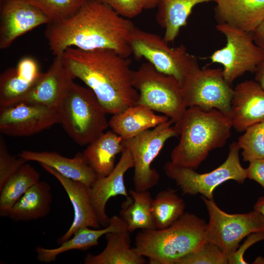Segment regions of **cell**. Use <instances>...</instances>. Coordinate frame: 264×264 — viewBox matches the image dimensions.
<instances>
[{
	"mask_svg": "<svg viewBox=\"0 0 264 264\" xmlns=\"http://www.w3.org/2000/svg\"><path fill=\"white\" fill-rule=\"evenodd\" d=\"M134 26L109 5L86 0L70 17L48 23L44 35L54 56L73 47L83 50L111 49L128 58L132 54L129 38Z\"/></svg>",
	"mask_w": 264,
	"mask_h": 264,
	"instance_id": "cell-1",
	"label": "cell"
},
{
	"mask_svg": "<svg viewBox=\"0 0 264 264\" xmlns=\"http://www.w3.org/2000/svg\"><path fill=\"white\" fill-rule=\"evenodd\" d=\"M73 78L92 90L107 113L114 114L137 104L131 60L108 49L83 50L69 47L62 54Z\"/></svg>",
	"mask_w": 264,
	"mask_h": 264,
	"instance_id": "cell-2",
	"label": "cell"
},
{
	"mask_svg": "<svg viewBox=\"0 0 264 264\" xmlns=\"http://www.w3.org/2000/svg\"><path fill=\"white\" fill-rule=\"evenodd\" d=\"M174 126L180 139L171 152V161L195 170L211 151L225 145L232 128L229 116L197 107L188 108Z\"/></svg>",
	"mask_w": 264,
	"mask_h": 264,
	"instance_id": "cell-3",
	"label": "cell"
},
{
	"mask_svg": "<svg viewBox=\"0 0 264 264\" xmlns=\"http://www.w3.org/2000/svg\"><path fill=\"white\" fill-rule=\"evenodd\" d=\"M207 227L204 219L185 212L167 228L138 232L134 249L150 264H176L206 242Z\"/></svg>",
	"mask_w": 264,
	"mask_h": 264,
	"instance_id": "cell-4",
	"label": "cell"
},
{
	"mask_svg": "<svg viewBox=\"0 0 264 264\" xmlns=\"http://www.w3.org/2000/svg\"><path fill=\"white\" fill-rule=\"evenodd\" d=\"M57 110L60 123L80 146L88 145L109 127L107 113L92 90L74 82Z\"/></svg>",
	"mask_w": 264,
	"mask_h": 264,
	"instance_id": "cell-5",
	"label": "cell"
},
{
	"mask_svg": "<svg viewBox=\"0 0 264 264\" xmlns=\"http://www.w3.org/2000/svg\"><path fill=\"white\" fill-rule=\"evenodd\" d=\"M129 44L135 59H145L158 71L175 78L181 86L199 67L196 57L184 45L171 48L163 38L136 26L130 34Z\"/></svg>",
	"mask_w": 264,
	"mask_h": 264,
	"instance_id": "cell-6",
	"label": "cell"
},
{
	"mask_svg": "<svg viewBox=\"0 0 264 264\" xmlns=\"http://www.w3.org/2000/svg\"><path fill=\"white\" fill-rule=\"evenodd\" d=\"M133 86L138 92V104L163 113L174 123L183 116L186 107L181 86L174 77L163 73L149 62L133 71Z\"/></svg>",
	"mask_w": 264,
	"mask_h": 264,
	"instance_id": "cell-7",
	"label": "cell"
},
{
	"mask_svg": "<svg viewBox=\"0 0 264 264\" xmlns=\"http://www.w3.org/2000/svg\"><path fill=\"white\" fill-rule=\"evenodd\" d=\"M240 149L237 142L231 144L225 161L213 171L200 174L195 169L175 164L171 161L163 167L166 176L173 180L183 194L189 195L200 194L213 199L215 189L223 182L233 180L243 184L246 177V168L241 165L239 156Z\"/></svg>",
	"mask_w": 264,
	"mask_h": 264,
	"instance_id": "cell-8",
	"label": "cell"
},
{
	"mask_svg": "<svg viewBox=\"0 0 264 264\" xmlns=\"http://www.w3.org/2000/svg\"><path fill=\"white\" fill-rule=\"evenodd\" d=\"M209 215L206 241L222 250L229 256L249 234L264 231V216L253 210L244 214H228L217 205L214 199L201 196Z\"/></svg>",
	"mask_w": 264,
	"mask_h": 264,
	"instance_id": "cell-9",
	"label": "cell"
},
{
	"mask_svg": "<svg viewBox=\"0 0 264 264\" xmlns=\"http://www.w3.org/2000/svg\"><path fill=\"white\" fill-rule=\"evenodd\" d=\"M174 122L169 119L137 136L123 140L125 148L129 150L134 160V189L148 191L158 182L160 175L151 164L170 138L178 136Z\"/></svg>",
	"mask_w": 264,
	"mask_h": 264,
	"instance_id": "cell-10",
	"label": "cell"
},
{
	"mask_svg": "<svg viewBox=\"0 0 264 264\" xmlns=\"http://www.w3.org/2000/svg\"><path fill=\"white\" fill-rule=\"evenodd\" d=\"M217 29L226 38V44L210 56L211 62L223 66V73L230 84L246 72L255 73L264 60V52L255 44L252 33L219 23Z\"/></svg>",
	"mask_w": 264,
	"mask_h": 264,
	"instance_id": "cell-11",
	"label": "cell"
},
{
	"mask_svg": "<svg viewBox=\"0 0 264 264\" xmlns=\"http://www.w3.org/2000/svg\"><path fill=\"white\" fill-rule=\"evenodd\" d=\"M225 79L222 68H200L193 71L181 85L186 107L204 110L217 109L229 116L234 88Z\"/></svg>",
	"mask_w": 264,
	"mask_h": 264,
	"instance_id": "cell-12",
	"label": "cell"
},
{
	"mask_svg": "<svg viewBox=\"0 0 264 264\" xmlns=\"http://www.w3.org/2000/svg\"><path fill=\"white\" fill-rule=\"evenodd\" d=\"M60 123L57 109L21 102L0 108V132L19 137L35 134Z\"/></svg>",
	"mask_w": 264,
	"mask_h": 264,
	"instance_id": "cell-13",
	"label": "cell"
},
{
	"mask_svg": "<svg viewBox=\"0 0 264 264\" xmlns=\"http://www.w3.org/2000/svg\"><path fill=\"white\" fill-rule=\"evenodd\" d=\"M49 22L45 14L23 0H0V48L9 47L20 36Z\"/></svg>",
	"mask_w": 264,
	"mask_h": 264,
	"instance_id": "cell-14",
	"label": "cell"
},
{
	"mask_svg": "<svg viewBox=\"0 0 264 264\" xmlns=\"http://www.w3.org/2000/svg\"><path fill=\"white\" fill-rule=\"evenodd\" d=\"M134 167L133 157L128 149L125 148L121 157L112 171L108 176L97 178L89 187V195L92 206L97 216L101 226H108L110 222L106 213V206L112 197L128 195L125 184V173Z\"/></svg>",
	"mask_w": 264,
	"mask_h": 264,
	"instance_id": "cell-15",
	"label": "cell"
},
{
	"mask_svg": "<svg viewBox=\"0 0 264 264\" xmlns=\"http://www.w3.org/2000/svg\"><path fill=\"white\" fill-rule=\"evenodd\" d=\"M62 54L54 56L47 71L43 72L30 92L22 102L57 109L74 83L73 77L64 63Z\"/></svg>",
	"mask_w": 264,
	"mask_h": 264,
	"instance_id": "cell-16",
	"label": "cell"
},
{
	"mask_svg": "<svg viewBox=\"0 0 264 264\" xmlns=\"http://www.w3.org/2000/svg\"><path fill=\"white\" fill-rule=\"evenodd\" d=\"M41 165L59 181L73 208L74 218L71 225L68 230L57 239V244L60 245L69 239L81 228H100V222L90 201L89 187L80 181L63 176L52 167L43 164Z\"/></svg>",
	"mask_w": 264,
	"mask_h": 264,
	"instance_id": "cell-17",
	"label": "cell"
},
{
	"mask_svg": "<svg viewBox=\"0 0 264 264\" xmlns=\"http://www.w3.org/2000/svg\"><path fill=\"white\" fill-rule=\"evenodd\" d=\"M230 118L240 132L264 120V90L256 81H244L234 88Z\"/></svg>",
	"mask_w": 264,
	"mask_h": 264,
	"instance_id": "cell-18",
	"label": "cell"
},
{
	"mask_svg": "<svg viewBox=\"0 0 264 264\" xmlns=\"http://www.w3.org/2000/svg\"><path fill=\"white\" fill-rule=\"evenodd\" d=\"M19 156L26 161H33L53 168L63 176L80 181L90 187L97 178L94 171L85 159L83 153L68 158L55 152L24 150Z\"/></svg>",
	"mask_w": 264,
	"mask_h": 264,
	"instance_id": "cell-19",
	"label": "cell"
},
{
	"mask_svg": "<svg viewBox=\"0 0 264 264\" xmlns=\"http://www.w3.org/2000/svg\"><path fill=\"white\" fill-rule=\"evenodd\" d=\"M219 23L252 33L264 20V0H213Z\"/></svg>",
	"mask_w": 264,
	"mask_h": 264,
	"instance_id": "cell-20",
	"label": "cell"
},
{
	"mask_svg": "<svg viewBox=\"0 0 264 264\" xmlns=\"http://www.w3.org/2000/svg\"><path fill=\"white\" fill-rule=\"evenodd\" d=\"M127 229L126 223L120 216H113L110 219L108 226L102 229L83 227L76 231L68 240L54 248L37 246L35 250L37 259L42 263H48L56 260L57 257L73 250H86L98 245V240L107 233Z\"/></svg>",
	"mask_w": 264,
	"mask_h": 264,
	"instance_id": "cell-21",
	"label": "cell"
},
{
	"mask_svg": "<svg viewBox=\"0 0 264 264\" xmlns=\"http://www.w3.org/2000/svg\"><path fill=\"white\" fill-rule=\"evenodd\" d=\"M169 119L164 115L157 114L149 108L137 104L112 114L109 121V125L112 131L125 140Z\"/></svg>",
	"mask_w": 264,
	"mask_h": 264,
	"instance_id": "cell-22",
	"label": "cell"
},
{
	"mask_svg": "<svg viewBox=\"0 0 264 264\" xmlns=\"http://www.w3.org/2000/svg\"><path fill=\"white\" fill-rule=\"evenodd\" d=\"M130 232L127 229L110 232L105 236V248L100 253L88 254L85 264H144L145 257L131 245Z\"/></svg>",
	"mask_w": 264,
	"mask_h": 264,
	"instance_id": "cell-23",
	"label": "cell"
},
{
	"mask_svg": "<svg viewBox=\"0 0 264 264\" xmlns=\"http://www.w3.org/2000/svg\"><path fill=\"white\" fill-rule=\"evenodd\" d=\"M124 149L123 139L111 130L88 144L83 154L97 178H100L112 171L116 156Z\"/></svg>",
	"mask_w": 264,
	"mask_h": 264,
	"instance_id": "cell-24",
	"label": "cell"
},
{
	"mask_svg": "<svg viewBox=\"0 0 264 264\" xmlns=\"http://www.w3.org/2000/svg\"><path fill=\"white\" fill-rule=\"evenodd\" d=\"M52 201L50 185L46 181H39L16 202L8 217L16 222L43 218L50 212Z\"/></svg>",
	"mask_w": 264,
	"mask_h": 264,
	"instance_id": "cell-25",
	"label": "cell"
},
{
	"mask_svg": "<svg viewBox=\"0 0 264 264\" xmlns=\"http://www.w3.org/2000/svg\"><path fill=\"white\" fill-rule=\"evenodd\" d=\"M213 0H159L156 21L165 30L164 40L173 42L180 29L187 23L193 8L198 4Z\"/></svg>",
	"mask_w": 264,
	"mask_h": 264,
	"instance_id": "cell-26",
	"label": "cell"
},
{
	"mask_svg": "<svg viewBox=\"0 0 264 264\" xmlns=\"http://www.w3.org/2000/svg\"><path fill=\"white\" fill-rule=\"evenodd\" d=\"M130 197L121 205L120 216L125 221L128 230L155 229L152 211L153 198L148 191L130 190Z\"/></svg>",
	"mask_w": 264,
	"mask_h": 264,
	"instance_id": "cell-27",
	"label": "cell"
},
{
	"mask_svg": "<svg viewBox=\"0 0 264 264\" xmlns=\"http://www.w3.org/2000/svg\"><path fill=\"white\" fill-rule=\"evenodd\" d=\"M39 179L36 169L26 162L23 164L0 190V216L8 217L16 202Z\"/></svg>",
	"mask_w": 264,
	"mask_h": 264,
	"instance_id": "cell-28",
	"label": "cell"
},
{
	"mask_svg": "<svg viewBox=\"0 0 264 264\" xmlns=\"http://www.w3.org/2000/svg\"><path fill=\"white\" fill-rule=\"evenodd\" d=\"M185 203L174 190H162L157 193L152 203L155 229L167 228L185 213Z\"/></svg>",
	"mask_w": 264,
	"mask_h": 264,
	"instance_id": "cell-29",
	"label": "cell"
},
{
	"mask_svg": "<svg viewBox=\"0 0 264 264\" xmlns=\"http://www.w3.org/2000/svg\"><path fill=\"white\" fill-rule=\"evenodd\" d=\"M37 82L25 79L18 74L16 67L5 70L0 76V108L22 102Z\"/></svg>",
	"mask_w": 264,
	"mask_h": 264,
	"instance_id": "cell-30",
	"label": "cell"
},
{
	"mask_svg": "<svg viewBox=\"0 0 264 264\" xmlns=\"http://www.w3.org/2000/svg\"><path fill=\"white\" fill-rule=\"evenodd\" d=\"M237 143L243 161L264 158V120L248 127Z\"/></svg>",
	"mask_w": 264,
	"mask_h": 264,
	"instance_id": "cell-31",
	"label": "cell"
},
{
	"mask_svg": "<svg viewBox=\"0 0 264 264\" xmlns=\"http://www.w3.org/2000/svg\"><path fill=\"white\" fill-rule=\"evenodd\" d=\"M45 14L50 22L62 21L73 15L86 0H23Z\"/></svg>",
	"mask_w": 264,
	"mask_h": 264,
	"instance_id": "cell-32",
	"label": "cell"
},
{
	"mask_svg": "<svg viewBox=\"0 0 264 264\" xmlns=\"http://www.w3.org/2000/svg\"><path fill=\"white\" fill-rule=\"evenodd\" d=\"M228 256L216 245L206 241L200 247L182 258L176 264H228Z\"/></svg>",
	"mask_w": 264,
	"mask_h": 264,
	"instance_id": "cell-33",
	"label": "cell"
},
{
	"mask_svg": "<svg viewBox=\"0 0 264 264\" xmlns=\"http://www.w3.org/2000/svg\"><path fill=\"white\" fill-rule=\"evenodd\" d=\"M111 7L121 16L133 18L144 10L157 7L159 0H94Z\"/></svg>",
	"mask_w": 264,
	"mask_h": 264,
	"instance_id": "cell-34",
	"label": "cell"
},
{
	"mask_svg": "<svg viewBox=\"0 0 264 264\" xmlns=\"http://www.w3.org/2000/svg\"><path fill=\"white\" fill-rule=\"evenodd\" d=\"M25 160L16 157L8 151L3 138L0 137V190L8 179L24 163Z\"/></svg>",
	"mask_w": 264,
	"mask_h": 264,
	"instance_id": "cell-35",
	"label": "cell"
},
{
	"mask_svg": "<svg viewBox=\"0 0 264 264\" xmlns=\"http://www.w3.org/2000/svg\"><path fill=\"white\" fill-rule=\"evenodd\" d=\"M264 240V231L252 233L247 236L246 240L232 255L228 257L229 264H246L243 255L245 251L254 243Z\"/></svg>",
	"mask_w": 264,
	"mask_h": 264,
	"instance_id": "cell-36",
	"label": "cell"
},
{
	"mask_svg": "<svg viewBox=\"0 0 264 264\" xmlns=\"http://www.w3.org/2000/svg\"><path fill=\"white\" fill-rule=\"evenodd\" d=\"M246 172L247 178L254 180L264 189V158L249 162Z\"/></svg>",
	"mask_w": 264,
	"mask_h": 264,
	"instance_id": "cell-37",
	"label": "cell"
},
{
	"mask_svg": "<svg viewBox=\"0 0 264 264\" xmlns=\"http://www.w3.org/2000/svg\"><path fill=\"white\" fill-rule=\"evenodd\" d=\"M251 33L254 43L264 53V20Z\"/></svg>",
	"mask_w": 264,
	"mask_h": 264,
	"instance_id": "cell-38",
	"label": "cell"
},
{
	"mask_svg": "<svg viewBox=\"0 0 264 264\" xmlns=\"http://www.w3.org/2000/svg\"><path fill=\"white\" fill-rule=\"evenodd\" d=\"M255 74V81L264 90V60L258 66Z\"/></svg>",
	"mask_w": 264,
	"mask_h": 264,
	"instance_id": "cell-39",
	"label": "cell"
},
{
	"mask_svg": "<svg viewBox=\"0 0 264 264\" xmlns=\"http://www.w3.org/2000/svg\"><path fill=\"white\" fill-rule=\"evenodd\" d=\"M254 210H255L264 216V196L258 198L254 204Z\"/></svg>",
	"mask_w": 264,
	"mask_h": 264,
	"instance_id": "cell-40",
	"label": "cell"
},
{
	"mask_svg": "<svg viewBox=\"0 0 264 264\" xmlns=\"http://www.w3.org/2000/svg\"><path fill=\"white\" fill-rule=\"evenodd\" d=\"M255 264H264V258L261 256H259L253 262Z\"/></svg>",
	"mask_w": 264,
	"mask_h": 264,
	"instance_id": "cell-41",
	"label": "cell"
}]
</instances>
